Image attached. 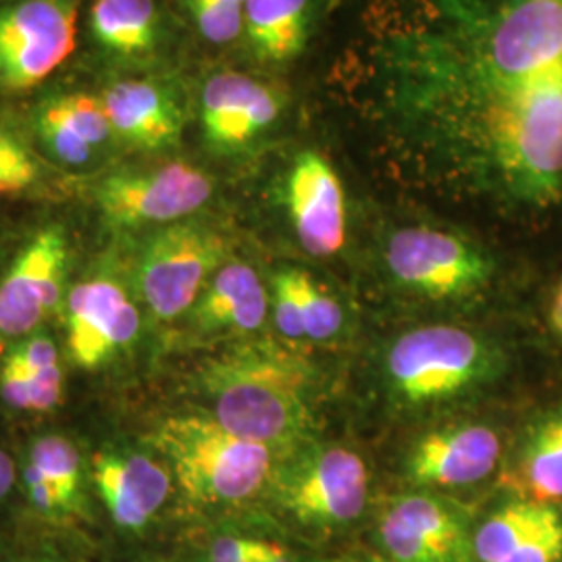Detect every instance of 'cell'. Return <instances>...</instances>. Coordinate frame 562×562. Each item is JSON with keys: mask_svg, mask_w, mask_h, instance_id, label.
Listing matches in <instances>:
<instances>
[{"mask_svg": "<svg viewBox=\"0 0 562 562\" xmlns=\"http://www.w3.org/2000/svg\"><path fill=\"white\" fill-rule=\"evenodd\" d=\"M213 194V180L190 162L153 171H125L102 181L97 201L115 227L178 223L196 213Z\"/></svg>", "mask_w": 562, "mask_h": 562, "instance_id": "8", "label": "cell"}, {"mask_svg": "<svg viewBox=\"0 0 562 562\" xmlns=\"http://www.w3.org/2000/svg\"><path fill=\"white\" fill-rule=\"evenodd\" d=\"M550 323L554 327V331L562 336V285L557 290L554 294V301H552V308H550Z\"/></svg>", "mask_w": 562, "mask_h": 562, "instance_id": "35", "label": "cell"}, {"mask_svg": "<svg viewBox=\"0 0 562 562\" xmlns=\"http://www.w3.org/2000/svg\"><path fill=\"white\" fill-rule=\"evenodd\" d=\"M23 361L27 362L36 373L42 369H50L59 364V352L57 346L46 338H32L21 344L15 350Z\"/></svg>", "mask_w": 562, "mask_h": 562, "instance_id": "33", "label": "cell"}, {"mask_svg": "<svg viewBox=\"0 0 562 562\" xmlns=\"http://www.w3.org/2000/svg\"><path fill=\"white\" fill-rule=\"evenodd\" d=\"M380 538L394 562H471L473 542L461 517L431 496H401L380 519Z\"/></svg>", "mask_w": 562, "mask_h": 562, "instance_id": "12", "label": "cell"}, {"mask_svg": "<svg viewBox=\"0 0 562 562\" xmlns=\"http://www.w3.org/2000/svg\"><path fill=\"white\" fill-rule=\"evenodd\" d=\"M513 485L522 501L538 504L562 501V417L540 423L522 448L513 471Z\"/></svg>", "mask_w": 562, "mask_h": 562, "instance_id": "23", "label": "cell"}, {"mask_svg": "<svg viewBox=\"0 0 562 562\" xmlns=\"http://www.w3.org/2000/svg\"><path fill=\"white\" fill-rule=\"evenodd\" d=\"M15 480V467L13 461L0 450V501L11 492Z\"/></svg>", "mask_w": 562, "mask_h": 562, "instance_id": "34", "label": "cell"}, {"mask_svg": "<svg viewBox=\"0 0 562 562\" xmlns=\"http://www.w3.org/2000/svg\"><path fill=\"white\" fill-rule=\"evenodd\" d=\"M246 0H186V9L202 38L211 44H229L244 34Z\"/></svg>", "mask_w": 562, "mask_h": 562, "instance_id": "26", "label": "cell"}, {"mask_svg": "<svg viewBox=\"0 0 562 562\" xmlns=\"http://www.w3.org/2000/svg\"><path fill=\"white\" fill-rule=\"evenodd\" d=\"M355 562H394L392 559L390 561H383V559H369V561H355Z\"/></svg>", "mask_w": 562, "mask_h": 562, "instance_id": "36", "label": "cell"}, {"mask_svg": "<svg viewBox=\"0 0 562 562\" xmlns=\"http://www.w3.org/2000/svg\"><path fill=\"white\" fill-rule=\"evenodd\" d=\"M362 53L390 140L504 204H562V0H408Z\"/></svg>", "mask_w": 562, "mask_h": 562, "instance_id": "1", "label": "cell"}, {"mask_svg": "<svg viewBox=\"0 0 562 562\" xmlns=\"http://www.w3.org/2000/svg\"><path fill=\"white\" fill-rule=\"evenodd\" d=\"M559 522L561 517L550 504H508L480 527L473 538V554L480 562H503Z\"/></svg>", "mask_w": 562, "mask_h": 562, "instance_id": "22", "label": "cell"}, {"mask_svg": "<svg viewBox=\"0 0 562 562\" xmlns=\"http://www.w3.org/2000/svg\"><path fill=\"white\" fill-rule=\"evenodd\" d=\"M38 167L27 150L7 130L0 127V194H18L30 188Z\"/></svg>", "mask_w": 562, "mask_h": 562, "instance_id": "27", "label": "cell"}, {"mask_svg": "<svg viewBox=\"0 0 562 562\" xmlns=\"http://www.w3.org/2000/svg\"><path fill=\"white\" fill-rule=\"evenodd\" d=\"M501 438L485 425H457L431 431L408 457V477L422 485L461 487L482 482L501 461Z\"/></svg>", "mask_w": 562, "mask_h": 562, "instance_id": "15", "label": "cell"}, {"mask_svg": "<svg viewBox=\"0 0 562 562\" xmlns=\"http://www.w3.org/2000/svg\"><path fill=\"white\" fill-rule=\"evenodd\" d=\"M36 132L44 148L67 165H86L113 136L101 99L90 94L44 102L36 113Z\"/></svg>", "mask_w": 562, "mask_h": 562, "instance_id": "18", "label": "cell"}, {"mask_svg": "<svg viewBox=\"0 0 562 562\" xmlns=\"http://www.w3.org/2000/svg\"><path fill=\"white\" fill-rule=\"evenodd\" d=\"M315 0H246L244 41L262 65H288L313 34Z\"/></svg>", "mask_w": 562, "mask_h": 562, "instance_id": "20", "label": "cell"}, {"mask_svg": "<svg viewBox=\"0 0 562 562\" xmlns=\"http://www.w3.org/2000/svg\"><path fill=\"white\" fill-rule=\"evenodd\" d=\"M285 206L302 248L317 259L338 255L346 241V196L334 165L301 150L285 178Z\"/></svg>", "mask_w": 562, "mask_h": 562, "instance_id": "11", "label": "cell"}, {"mask_svg": "<svg viewBox=\"0 0 562 562\" xmlns=\"http://www.w3.org/2000/svg\"><path fill=\"white\" fill-rule=\"evenodd\" d=\"M367 492L369 471L361 457L329 446L292 467L281 482L280 501L304 525L336 527L361 515Z\"/></svg>", "mask_w": 562, "mask_h": 562, "instance_id": "9", "label": "cell"}, {"mask_svg": "<svg viewBox=\"0 0 562 562\" xmlns=\"http://www.w3.org/2000/svg\"><path fill=\"white\" fill-rule=\"evenodd\" d=\"M90 25L104 48L136 57L155 48L159 38V11L155 0H97Z\"/></svg>", "mask_w": 562, "mask_h": 562, "instance_id": "21", "label": "cell"}, {"mask_svg": "<svg viewBox=\"0 0 562 562\" xmlns=\"http://www.w3.org/2000/svg\"><path fill=\"white\" fill-rule=\"evenodd\" d=\"M227 259L222 234L199 222L171 223L142 250L138 288L153 315L171 322L201 299Z\"/></svg>", "mask_w": 562, "mask_h": 562, "instance_id": "5", "label": "cell"}, {"mask_svg": "<svg viewBox=\"0 0 562 562\" xmlns=\"http://www.w3.org/2000/svg\"><path fill=\"white\" fill-rule=\"evenodd\" d=\"M101 102L121 140L144 150H165L180 142L183 111L176 94L161 83L117 81L102 94Z\"/></svg>", "mask_w": 562, "mask_h": 562, "instance_id": "16", "label": "cell"}, {"mask_svg": "<svg viewBox=\"0 0 562 562\" xmlns=\"http://www.w3.org/2000/svg\"><path fill=\"white\" fill-rule=\"evenodd\" d=\"M281 111L280 88L248 74L220 71L202 86V134L211 148L222 153H236L261 140L281 120Z\"/></svg>", "mask_w": 562, "mask_h": 562, "instance_id": "10", "label": "cell"}, {"mask_svg": "<svg viewBox=\"0 0 562 562\" xmlns=\"http://www.w3.org/2000/svg\"><path fill=\"white\" fill-rule=\"evenodd\" d=\"M78 11L71 0H20L0 11V83L30 90L76 48Z\"/></svg>", "mask_w": 562, "mask_h": 562, "instance_id": "7", "label": "cell"}, {"mask_svg": "<svg viewBox=\"0 0 562 562\" xmlns=\"http://www.w3.org/2000/svg\"><path fill=\"white\" fill-rule=\"evenodd\" d=\"M30 464H34L57 487L65 513L76 508L80 487V454L74 443L59 436L42 438L32 448Z\"/></svg>", "mask_w": 562, "mask_h": 562, "instance_id": "25", "label": "cell"}, {"mask_svg": "<svg viewBox=\"0 0 562 562\" xmlns=\"http://www.w3.org/2000/svg\"><path fill=\"white\" fill-rule=\"evenodd\" d=\"M25 485H27V494H30L32 503L38 510L46 515L65 513L57 487L48 482L34 464H27V469H25Z\"/></svg>", "mask_w": 562, "mask_h": 562, "instance_id": "32", "label": "cell"}, {"mask_svg": "<svg viewBox=\"0 0 562 562\" xmlns=\"http://www.w3.org/2000/svg\"><path fill=\"white\" fill-rule=\"evenodd\" d=\"M67 329L74 361L90 369L138 336L140 315L115 281H86L69 294Z\"/></svg>", "mask_w": 562, "mask_h": 562, "instance_id": "14", "label": "cell"}, {"mask_svg": "<svg viewBox=\"0 0 562 562\" xmlns=\"http://www.w3.org/2000/svg\"><path fill=\"white\" fill-rule=\"evenodd\" d=\"M153 442L171 462L194 503L234 504L252 498L273 467V450L244 440L215 417L181 415L161 423Z\"/></svg>", "mask_w": 562, "mask_h": 562, "instance_id": "3", "label": "cell"}, {"mask_svg": "<svg viewBox=\"0 0 562 562\" xmlns=\"http://www.w3.org/2000/svg\"><path fill=\"white\" fill-rule=\"evenodd\" d=\"M60 392H63V373L59 364L50 369H42L32 380V411H38V413L53 411L60 402Z\"/></svg>", "mask_w": 562, "mask_h": 562, "instance_id": "31", "label": "cell"}, {"mask_svg": "<svg viewBox=\"0 0 562 562\" xmlns=\"http://www.w3.org/2000/svg\"><path fill=\"white\" fill-rule=\"evenodd\" d=\"M67 241L59 227H46L30 241L0 283V334H30L60 302Z\"/></svg>", "mask_w": 562, "mask_h": 562, "instance_id": "13", "label": "cell"}, {"mask_svg": "<svg viewBox=\"0 0 562 562\" xmlns=\"http://www.w3.org/2000/svg\"><path fill=\"white\" fill-rule=\"evenodd\" d=\"M15 562H50V561H15Z\"/></svg>", "mask_w": 562, "mask_h": 562, "instance_id": "37", "label": "cell"}, {"mask_svg": "<svg viewBox=\"0 0 562 562\" xmlns=\"http://www.w3.org/2000/svg\"><path fill=\"white\" fill-rule=\"evenodd\" d=\"M498 371L496 350L469 329L429 325L406 331L385 359L390 390L408 404L448 401Z\"/></svg>", "mask_w": 562, "mask_h": 562, "instance_id": "4", "label": "cell"}, {"mask_svg": "<svg viewBox=\"0 0 562 562\" xmlns=\"http://www.w3.org/2000/svg\"><path fill=\"white\" fill-rule=\"evenodd\" d=\"M273 311H276V325H278L281 336H285L288 340L304 338L299 306H296L292 288L285 280L283 271L273 278Z\"/></svg>", "mask_w": 562, "mask_h": 562, "instance_id": "29", "label": "cell"}, {"mask_svg": "<svg viewBox=\"0 0 562 562\" xmlns=\"http://www.w3.org/2000/svg\"><path fill=\"white\" fill-rule=\"evenodd\" d=\"M561 559L562 522H559L503 562H559Z\"/></svg>", "mask_w": 562, "mask_h": 562, "instance_id": "30", "label": "cell"}, {"mask_svg": "<svg viewBox=\"0 0 562 562\" xmlns=\"http://www.w3.org/2000/svg\"><path fill=\"white\" fill-rule=\"evenodd\" d=\"M201 383L225 429L273 452L296 446L313 425V367L276 344L206 362Z\"/></svg>", "mask_w": 562, "mask_h": 562, "instance_id": "2", "label": "cell"}, {"mask_svg": "<svg viewBox=\"0 0 562 562\" xmlns=\"http://www.w3.org/2000/svg\"><path fill=\"white\" fill-rule=\"evenodd\" d=\"M94 480L111 519L130 531L153 521L171 492L165 467L142 454L94 457Z\"/></svg>", "mask_w": 562, "mask_h": 562, "instance_id": "17", "label": "cell"}, {"mask_svg": "<svg viewBox=\"0 0 562 562\" xmlns=\"http://www.w3.org/2000/svg\"><path fill=\"white\" fill-rule=\"evenodd\" d=\"M192 308V323L202 331H257L267 319V292L250 265L227 261Z\"/></svg>", "mask_w": 562, "mask_h": 562, "instance_id": "19", "label": "cell"}, {"mask_svg": "<svg viewBox=\"0 0 562 562\" xmlns=\"http://www.w3.org/2000/svg\"><path fill=\"white\" fill-rule=\"evenodd\" d=\"M385 265L404 290L431 301L473 296L494 273L482 248L427 225L396 229L385 246Z\"/></svg>", "mask_w": 562, "mask_h": 562, "instance_id": "6", "label": "cell"}, {"mask_svg": "<svg viewBox=\"0 0 562 562\" xmlns=\"http://www.w3.org/2000/svg\"><path fill=\"white\" fill-rule=\"evenodd\" d=\"M278 543L225 536L215 540L206 562H265L278 552Z\"/></svg>", "mask_w": 562, "mask_h": 562, "instance_id": "28", "label": "cell"}, {"mask_svg": "<svg viewBox=\"0 0 562 562\" xmlns=\"http://www.w3.org/2000/svg\"><path fill=\"white\" fill-rule=\"evenodd\" d=\"M283 273L299 306L304 338L315 341L331 340L344 323L340 304L301 269H283Z\"/></svg>", "mask_w": 562, "mask_h": 562, "instance_id": "24", "label": "cell"}]
</instances>
